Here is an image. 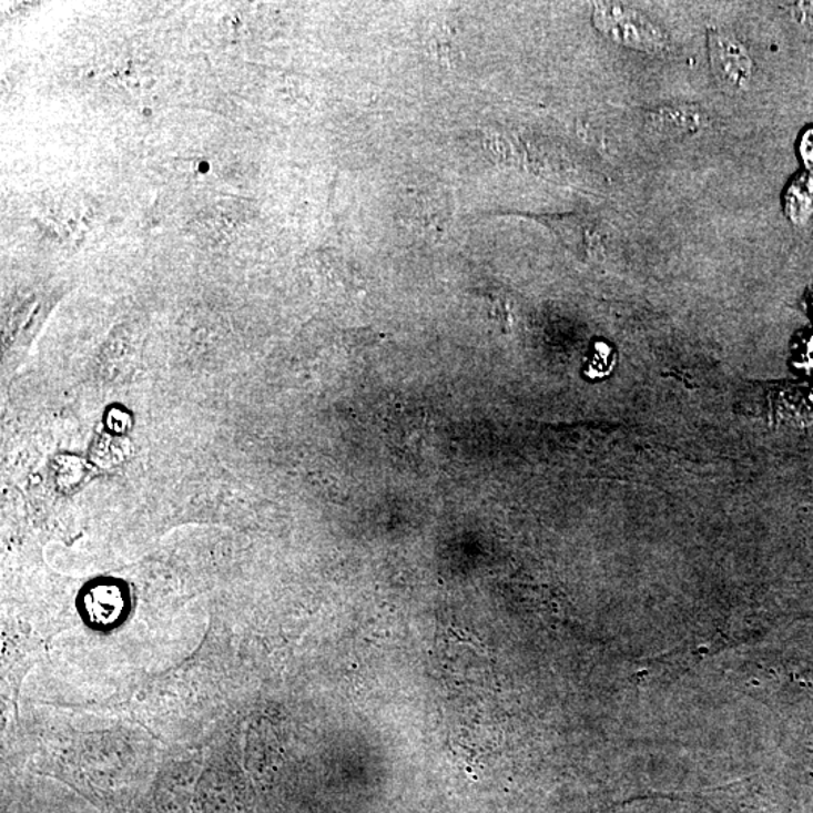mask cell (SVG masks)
Returning <instances> with one entry per match:
<instances>
[{
  "mask_svg": "<svg viewBox=\"0 0 813 813\" xmlns=\"http://www.w3.org/2000/svg\"><path fill=\"white\" fill-rule=\"evenodd\" d=\"M708 53L711 70L723 90L732 94L748 90L753 73L752 59L735 37L711 28L708 31Z\"/></svg>",
  "mask_w": 813,
  "mask_h": 813,
  "instance_id": "2",
  "label": "cell"
},
{
  "mask_svg": "<svg viewBox=\"0 0 813 813\" xmlns=\"http://www.w3.org/2000/svg\"><path fill=\"white\" fill-rule=\"evenodd\" d=\"M593 24L614 43L640 52H661L669 44L663 29L657 27L642 12L623 3H596Z\"/></svg>",
  "mask_w": 813,
  "mask_h": 813,
  "instance_id": "1",
  "label": "cell"
},
{
  "mask_svg": "<svg viewBox=\"0 0 813 813\" xmlns=\"http://www.w3.org/2000/svg\"><path fill=\"white\" fill-rule=\"evenodd\" d=\"M799 154L802 157L806 172L813 174V128L802 134L799 143Z\"/></svg>",
  "mask_w": 813,
  "mask_h": 813,
  "instance_id": "4",
  "label": "cell"
},
{
  "mask_svg": "<svg viewBox=\"0 0 813 813\" xmlns=\"http://www.w3.org/2000/svg\"><path fill=\"white\" fill-rule=\"evenodd\" d=\"M783 210L794 225L803 226L813 216V174L803 172L787 185Z\"/></svg>",
  "mask_w": 813,
  "mask_h": 813,
  "instance_id": "3",
  "label": "cell"
}]
</instances>
